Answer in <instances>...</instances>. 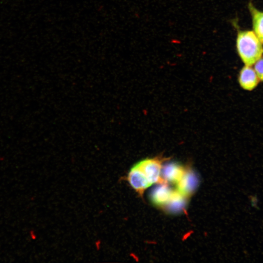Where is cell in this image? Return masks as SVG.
<instances>
[{
    "instance_id": "cell-1",
    "label": "cell",
    "mask_w": 263,
    "mask_h": 263,
    "mask_svg": "<svg viewBox=\"0 0 263 263\" xmlns=\"http://www.w3.org/2000/svg\"><path fill=\"white\" fill-rule=\"evenodd\" d=\"M236 48L242 61L247 66H252L263 55V46L254 32L242 31L238 32Z\"/></svg>"
},
{
    "instance_id": "cell-2",
    "label": "cell",
    "mask_w": 263,
    "mask_h": 263,
    "mask_svg": "<svg viewBox=\"0 0 263 263\" xmlns=\"http://www.w3.org/2000/svg\"><path fill=\"white\" fill-rule=\"evenodd\" d=\"M163 161L161 158L155 157L145 159L136 163L151 185L164 182L161 176Z\"/></svg>"
},
{
    "instance_id": "cell-3",
    "label": "cell",
    "mask_w": 263,
    "mask_h": 263,
    "mask_svg": "<svg viewBox=\"0 0 263 263\" xmlns=\"http://www.w3.org/2000/svg\"><path fill=\"white\" fill-rule=\"evenodd\" d=\"M199 179L195 172L186 170L182 178L176 184V190L186 198L190 197L197 188Z\"/></svg>"
},
{
    "instance_id": "cell-4",
    "label": "cell",
    "mask_w": 263,
    "mask_h": 263,
    "mask_svg": "<svg viewBox=\"0 0 263 263\" xmlns=\"http://www.w3.org/2000/svg\"><path fill=\"white\" fill-rule=\"evenodd\" d=\"M127 179L132 188L140 195L151 186L144 173L136 164L130 170Z\"/></svg>"
},
{
    "instance_id": "cell-5",
    "label": "cell",
    "mask_w": 263,
    "mask_h": 263,
    "mask_svg": "<svg viewBox=\"0 0 263 263\" xmlns=\"http://www.w3.org/2000/svg\"><path fill=\"white\" fill-rule=\"evenodd\" d=\"M238 82L242 88L251 91L258 86L260 80L251 66L245 65L240 71Z\"/></svg>"
},
{
    "instance_id": "cell-6",
    "label": "cell",
    "mask_w": 263,
    "mask_h": 263,
    "mask_svg": "<svg viewBox=\"0 0 263 263\" xmlns=\"http://www.w3.org/2000/svg\"><path fill=\"white\" fill-rule=\"evenodd\" d=\"M186 169L179 164L169 163L162 167L161 176L165 183L176 184L183 176Z\"/></svg>"
},
{
    "instance_id": "cell-7",
    "label": "cell",
    "mask_w": 263,
    "mask_h": 263,
    "mask_svg": "<svg viewBox=\"0 0 263 263\" xmlns=\"http://www.w3.org/2000/svg\"><path fill=\"white\" fill-rule=\"evenodd\" d=\"M155 187L150 193L152 203L158 206H165L173 191L167 184L163 182Z\"/></svg>"
},
{
    "instance_id": "cell-8",
    "label": "cell",
    "mask_w": 263,
    "mask_h": 263,
    "mask_svg": "<svg viewBox=\"0 0 263 263\" xmlns=\"http://www.w3.org/2000/svg\"><path fill=\"white\" fill-rule=\"evenodd\" d=\"M187 198L176 190H173L170 198L165 205L167 210L171 213L181 212L185 207Z\"/></svg>"
},
{
    "instance_id": "cell-9",
    "label": "cell",
    "mask_w": 263,
    "mask_h": 263,
    "mask_svg": "<svg viewBox=\"0 0 263 263\" xmlns=\"http://www.w3.org/2000/svg\"><path fill=\"white\" fill-rule=\"evenodd\" d=\"M249 7L252 17L254 32L263 43V12L258 11L251 4Z\"/></svg>"
},
{
    "instance_id": "cell-10",
    "label": "cell",
    "mask_w": 263,
    "mask_h": 263,
    "mask_svg": "<svg viewBox=\"0 0 263 263\" xmlns=\"http://www.w3.org/2000/svg\"><path fill=\"white\" fill-rule=\"evenodd\" d=\"M254 69L260 80L263 81V57H261L254 64Z\"/></svg>"
}]
</instances>
